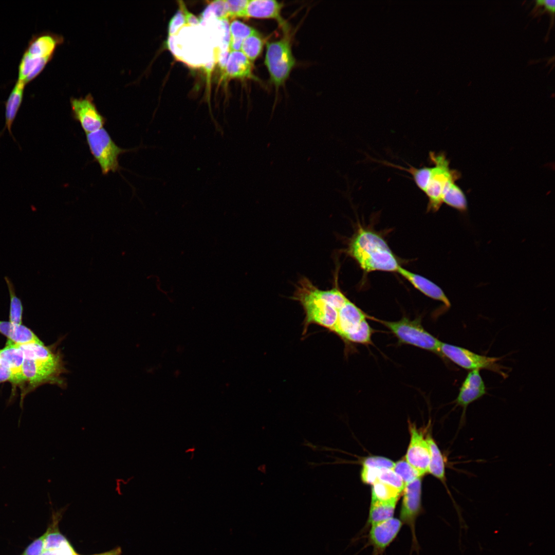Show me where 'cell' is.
<instances>
[{
  "label": "cell",
  "mask_w": 555,
  "mask_h": 555,
  "mask_svg": "<svg viewBox=\"0 0 555 555\" xmlns=\"http://www.w3.org/2000/svg\"><path fill=\"white\" fill-rule=\"evenodd\" d=\"M292 299L299 302L304 310V334L311 324L333 332L339 310L348 300L337 285L328 290H322L306 277L302 278L298 282Z\"/></svg>",
  "instance_id": "1"
},
{
  "label": "cell",
  "mask_w": 555,
  "mask_h": 555,
  "mask_svg": "<svg viewBox=\"0 0 555 555\" xmlns=\"http://www.w3.org/2000/svg\"><path fill=\"white\" fill-rule=\"evenodd\" d=\"M347 252L365 272H396L400 265L386 241L375 232L360 226Z\"/></svg>",
  "instance_id": "2"
},
{
  "label": "cell",
  "mask_w": 555,
  "mask_h": 555,
  "mask_svg": "<svg viewBox=\"0 0 555 555\" xmlns=\"http://www.w3.org/2000/svg\"><path fill=\"white\" fill-rule=\"evenodd\" d=\"M64 41L63 35L44 31L32 35L18 65L17 81L26 85L35 79Z\"/></svg>",
  "instance_id": "3"
},
{
  "label": "cell",
  "mask_w": 555,
  "mask_h": 555,
  "mask_svg": "<svg viewBox=\"0 0 555 555\" xmlns=\"http://www.w3.org/2000/svg\"><path fill=\"white\" fill-rule=\"evenodd\" d=\"M292 32L283 33L280 39L265 44L264 65L269 75V82L278 91L284 86L296 65L292 53Z\"/></svg>",
  "instance_id": "4"
},
{
  "label": "cell",
  "mask_w": 555,
  "mask_h": 555,
  "mask_svg": "<svg viewBox=\"0 0 555 555\" xmlns=\"http://www.w3.org/2000/svg\"><path fill=\"white\" fill-rule=\"evenodd\" d=\"M389 329L400 344L411 345L433 352L443 358L440 351L441 341L422 326L420 318L410 320L406 317L397 321H387L372 318Z\"/></svg>",
  "instance_id": "5"
},
{
  "label": "cell",
  "mask_w": 555,
  "mask_h": 555,
  "mask_svg": "<svg viewBox=\"0 0 555 555\" xmlns=\"http://www.w3.org/2000/svg\"><path fill=\"white\" fill-rule=\"evenodd\" d=\"M430 160L434 164L431 174L424 193L428 198V211L436 212L442 202L443 194L449 185L459 177L456 171L450 168L449 160L444 153H429Z\"/></svg>",
  "instance_id": "6"
},
{
  "label": "cell",
  "mask_w": 555,
  "mask_h": 555,
  "mask_svg": "<svg viewBox=\"0 0 555 555\" xmlns=\"http://www.w3.org/2000/svg\"><path fill=\"white\" fill-rule=\"evenodd\" d=\"M23 375L33 387L49 383L61 384L62 375L66 372L62 356L48 360L25 358Z\"/></svg>",
  "instance_id": "7"
},
{
  "label": "cell",
  "mask_w": 555,
  "mask_h": 555,
  "mask_svg": "<svg viewBox=\"0 0 555 555\" xmlns=\"http://www.w3.org/2000/svg\"><path fill=\"white\" fill-rule=\"evenodd\" d=\"M86 138L90 152L100 165L102 173L107 174L118 170L119 156L127 150L118 146L104 128L86 134Z\"/></svg>",
  "instance_id": "8"
},
{
  "label": "cell",
  "mask_w": 555,
  "mask_h": 555,
  "mask_svg": "<svg viewBox=\"0 0 555 555\" xmlns=\"http://www.w3.org/2000/svg\"><path fill=\"white\" fill-rule=\"evenodd\" d=\"M440 351L443 358L466 369H486L504 375L498 364L500 358L487 357L473 353L466 348L441 342Z\"/></svg>",
  "instance_id": "9"
},
{
  "label": "cell",
  "mask_w": 555,
  "mask_h": 555,
  "mask_svg": "<svg viewBox=\"0 0 555 555\" xmlns=\"http://www.w3.org/2000/svg\"><path fill=\"white\" fill-rule=\"evenodd\" d=\"M400 512V520L410 528L413 544L418 548L416 535V521L421 510V482L418 477L405 485Z\"/></svg>",
  "instance_id": "10"
},
{
  "label": "cell",
  "mask_w": 555,
  "mask_h": 555,
  "mask_svg": "<svg viewBox=\"0 0 555 555\" xmlns=\"http://www.w3.org/2000/svg\"><path fill=\"white\" fill-rule=\"evenodd\" d=\"M72 115L86 134L97 131L104 126L105 118L100 113L91 94L84 97L70 99Z\"/></svg>",
  "instance_id": "11"
},
{
  "label": "cell",
  "mask_w": 555,
  "mask_h": 555,
  "mask_svg": "<svg viewBox=\"0 0 555 555\" xmlns=\"http://www.w3.org/2000/svg\"><path fill=\"white\" fill-rule=\"evenodd\" d=\"M479 371V369L472 370L468 373L454 401L456 406H459L462 409L459 429L465 424L467 407L486 394V385Z\"/></svg>",
  "instance_id": "12"
},
{
  "label": "cell",
  "mask_w": 555,
  "mask_h": 555,
  "mask_svg": "<svg viewBox=\"0 0 555 555\" xmlns=\"http://www.w3.org/2000/svg\"><path fill=\"white\" fill-rule=\"evenodd\" d=\"M411 440L405 458L420 476L429 472L430 451L427 440L414 424L409 423Z\"/></svg>",
  "instance_id": "13"
},
{
  "label": "cell",
  "mask_w": 555,
  "mask_h": 555,
  "mask_svg": "<svg viewBox=\"0 0 555 555\" xmlns=\"http://www.w3.org/2000/svg\"><path fill=\"white\" fill-rule=\"evenodd\" d=\"M282 3L274 0L248 1L244 18L271 19L275 21L283 33L291 31L290 25L282 15Z\"/></svg>",
  "instance_id": "14"
},
{
  "label": "cell",
  "mask_w": 555,
  "mask_h": 555,
  "mask_svg": "<svg viewBox=\"0 0 555 555\" xmlns=\"http://www.w3.org/2000/svg\"><path fill=\"white\" fill-rule=\"evenodd\" d=\"M402 525L400 519L392 517L371 525L368 541L374 548L373 555L383 553L397 537Z\"/></svg>",
  "instance_id": "15"
},
{
  "label": "cell",
  "mask_w": 555,
  "mask_h": 555,
  "mask_svg": "<svg viewBox=\"0 0 555 555\" xmlns=\"http://www.w3.org/2000/svg\"><path fill=\"white\" fill-rule=\"evenodd\" d=\"M367 318L372 317L348 300L339 310L337 323L332 332L343 340L347 335L354 332Z\"/></svg>",
  "instance_id": "16"
},
{
  "label": "cell",
  "mask_w": 555,
  "mask_h": 555,
  "mask_svg": "<svg viewBox=\"0 0 555 555\" xmlns=\"http://www.w3.org/2000/svg\"><path fill=\"white\" fill-rule=\"evenodd\" d=\"M408 280L415 288L426 296L442 302L446 308H449L451 303L443 290L429 279L412 272L400 266L396 271Z\"/></svg>",
  "instance_id": "17"
},
{
  "label": "cell",
  "mask_w": 555,
  "mask_h": 555,
  "mask_svg": "<svg viewBox=\"0 0 555 555\" xmlns=\"http://www.w3.org/2000/svg\"><path fill=\"white\" fill-rule=\"evenodd\" d=\"M226 77L260 82L253 73L252 63L240 51H230L225 68Z\"/></svg>",
  "instance_id": "18"
},
{
  "label": "cell",
  "mask_w": 555,
  "mask_h": 555,
  "mask_svg": "<svg viewBox=\"0 0 555 555\" xmlns=\"http://www.w3.org/2000/svg\"><path fill=\"white\" fill-rule=\"evenodd\" d=\"M25 86L24 83L16 80L8 99L5 102V124L0 132V138L7 129L14 141L16 142L11 128L23 102Z\"/></svg>",
  "instance_id": "19"
},
{
  "label": "cell",
  "mask_w": 555,
  "mask_h": 555,
  "mask_svg": "<svg viewBox=\"0 0 555 555\" xmlns=\"http://www.w3.org/2000/svg\"><path fill=\"white\" fill-rule=\"evenodd\" d=\"M24 356L18 345L8 340L6 346L0 349V361L11 370L14 378L13 384H20L24 381L23 375V365Z\"/></svg>",
  "instance_id": "20"
},
{
  "label": "cell",
  "mask_w": 555,
  "mask_h": 555,
  "mask_svg": "<svg viewBox=\"0 0 555 555\" xmlns=\"http://www.w3.org/2000/svg\"><path fill=\"white\" fill-rule=\"evenodd\" d=\"M430 451L429 472L446 485L445 460L437 445L431 436L426 439Z\"/></svg>",
  "instance_id": "21"
},
{
  "label": "cell",
  "mask_w": 555,
  "mask_h": 555,
  "mask_svg": "<svg viewBox=\"0 0 555 555\" xmlns=\"http://www.w3.org/2000/svg\"><path fill=\"white\" fill-rule=\"evenodd\" d=\"M398 500L371 501L367 523L377 524L393 517Z\"/></svg>",
  "instance_id": "22"
},
{
  "label": "cell",
  "mask_w": 555,
  "mask_h": 555,
  "mask_svg": "<svg viewBox=\"0 0 555 555\" xmlns=\"http://www.w3.org/2000/svg\"><path fill=\"white\" fill-rule=\"evenodd\" d=\"M264 45V38L257 32L243 41L240 51L253 63L262 54Z\"/></svg>",
  "instance_id": "23"
},
{
  "label": "cell",
  "mask_w": 555,
  "mask_h": 555,
  "mask_svg": "<svg viewBox=\"0 0 555 555\" xmlns=\"http://www.w3.org/2000/svg\"><path fill=\"white\" fill-rule=\"evenodd\" d=\"M442 202L460 212H465L467 209L466 196L455 182L451 183L446 189L443 195Z\"/></svg>",
  "instance_id": "24"
},
{
  "label": "cell",
  "mask_w": 555,
  "mask_h": 555,
  "mask_svg": "<svg viewBox=\"0 0 555 555\" xmlns=\"http://www.w3.org/2000/svg\"><path fill=\"white\" fill-rule=\"evenodd\" d=\"M10 295L9 321L12 324H22L23 306L21 299L17 297L14 285L8 276H5Z\"/></svg>",
  "instance_id": "25"
},
{
  "label": "cell",
  "mask_w": 555,
  "mask_h": 555,
  "mask_svg": "<svg viewBox=\"0 0 555 555\" xmlns=\"http://www.w3.org/2000/svg\"><path fill=\"white\" fill-rule=\"evenodd\" d=\"M8 340L13 343L22 345L30 343H43L42 341L29 328L22 324H12Z\"/></svg>",
  "instance_id": "26"
},
{
  "label": "cell",
  "mask_w": 555,
  "mask_h": 555,
  "mask_svg": "<svg viewBox=\"0 0 555 555\" xmlns=\"http://www.w3.org/2000/svg\"><path fill=\"white\" fill-rule=\"evenodd\" d=\"M402 492L392 486L377 480L373 484L371 501L398 500Z\"/></svg>",
  "instance_id": "27"
},
{
  "label": "cell",
  "mask_w": 555,
  "mask_h": 555,
  "mask_svg": "<svg viewBox=\"0 0 555 555\" xmlns=\"http://www.w3.org/2000/svg\"><path fill=\"white\" fill-rule=\"evenodd\" d=\"M388 164L409 173L412 176L413 179L418 188L422 192H424L430 178L431 167L417 168L409 165L408 168H405L391 164L390 163H388Z\"/></svg>",
  "instance_id": "28"
},
{
  "label": "cell",
  "mask_w": 555,
  "mask_h": 555,
  "mask_svg": "<svg viewBox=\"0 0 555 555\" xmlns=\"http://www.w3.org/2000/svg\"><path fill=\"white\" fill-rule=\"evenodd\" d=\"M373 332V329L365 319L361 322L358 328L354 332L347 335L343 341L346 343L369 344L372 343L371 338Z\"/></svg>",
  "instance_id": "29"
},
{
  "label": "cell",
  "mask_w": 555,
  "mask_h": 555,
  "mask_svg": "<svg viewBox=\"0 0 555 555\" xmlns=\"http://www.w3.org/2000/svg\"><path fill=\"white\" fill-rule=\"evenodd\" d=\"M210 16L220 20L228 19V6L226 0L212 2L202 13L199 20L203 21Z\"/></svg>",
  "instance_id": "30"
},
{
  "label": "cell",
  "mask_w": 555,
  "mask_h": 555,
  "mask_svg": "<svg viewBox=\"0 0 555 555\" xmlns=\"http://www.w3.org/2000/svg\"><path fill=\"white\" fill-rule=\"evenodd\" d=\"M54 527V525L49 527L45 533L44 551L60 548L68 542L66 538L59 532L57 528V526Z\"/></svg>",
  "instance_id": "31"
},
{
  "label": "cell",
  "mask_w": 555,
  "mask_h": 555,
  "mask_svg": "<svg viewBox=\"0 0 555 555\" xmlns=\"http://www.w3.org/2000/svg\"><path fill=\"white\" fill-rule=\"evenodd\" d=\"M229 32L230 39L243 42L245 39L258 31L244 23L235 20L230 25Z\"/></svg>",
  "instance_id": "32"
},
{
  "label": "cell",
  "mask_w": 555,
  "mask_h": 555,
  "mask_svg": "<svg viewBox=\"0 0 555 555\" xmlns=\"http://www.w3.org/2000/svg\"><path fill=\"white\" fill-rule=\"evenodd\" d=\"M392 469L400 476L404 485L420 477L417 471L404 459L395 463Z\"/></svg>",
  "instance_id": "33"
},
{
  "label": "cell",
  "mask_w": 555,
  "mask_h": 555,
  "mask_svg": "<svg viewBox=\"0 0 555 555\" xmlns=\"http://www.w3.org/2000/svg\"><path fill=\"white\" fill-rule=\"evenodd\" d=\"M377 480L392 486L401 491H403L405 486L400 476L392 469H381L378 474Z\"/></svg>",
  "instance_id": "34"
},
{
  "label": "cell",
  "mask_w": 555,
  "mask_h": 555,
  "mask_svg": "<svg viewBox=\"0 0 555 555\" xmlns=\"http://www.w3.org/2000/svg\"><path fill=\"white\" fill-rule=\"evenodd\" d=\"M554 0H536L531 13L536 17L543 14L545 12L548 13L550 15L552 21L554 22Z\"/></svg>",
  "instance_id": "35"
},
{
  "label": "cell",
  "mask_w": 555,
  "mask_h": 555,
  "mask_svg": "<svg viewBox=\"0 0 555 555\" xmlns=\"http://www.w3.org/2000/svg\"><path fill=\"white\" fill-rule=\"evenodd\" d=\"M228 6L229 17L244 18V14L248 0H226Z\"/></svg>",
  "instance_id": "36"
},
{
  "label": "cell",
  "mask_w": 555,
  "mask_h": 555,
  "mask_svg": "<svg viewBox=\"0 0 555 555\" xmlns=\"http://www.w3.org/2000/svg\"><path fill=\"white\" fill-rule=\"evenodd\" d=\"M394 462L387 458L382 456H370L363 461L362 466L379 469H393Z\"/></svg>",
  "instance_id": "37"
},
{
  "label": "cell",
  "mask_w": 555,
  "mask_h": 555,
  "mask_svg": "<svg viewBox=\"0 0 555 555\" xmlns=\"http://www.w3.org/2000/svg\"><path fill=\"white\" fill-rule=\"evenodd\" d=\"M186 24V19L183 12L181 10H178L169 23V34L170 35L175 34L181 27Z\"/></svg>",
  "instance_id": "38"
},
{
  "label": "cell",
  "mask_w": 555,
  "mask_h": 555,
  "mask_svg": "<svg viewBox=\"0 0 555 555\" xmlns=\"http://www.w3.org/2000/svg\"><path fill=\"white\" fill-rule=\"evenodd\" d=\"M380 469L376 468L362 466L361 472V480L365 484L373 485L377 480Z\"/></svg>",
  "instance_id": "39"
},
{
  "label": "cell",
  "mask_w": 555,
  "mask_h": 555,
  "mask_svg": "<svg viewBox=\"0 0 555 555\" xmlns=\"http://www.w3.org/2000/svg\"><path fill=\"white\" fill-rule=\"evenodd\" d=\"M45 534L35 540L25 550L22 555H42L44 551Z\"/></svg>",
  "instance_id": "40"
},
{
  "label": "cell",
  "mask_w": 555,
  "mask_h": 555,
  "mask_svg": "<svg viewBox=\"0 0 555 555\" xmlns=\"http://www.w3.org/2000/svg\"><path fill=\"white\" fill-rule=\"evenodd\" d=\"M42 555H78L68 542L60 548L45 551Z\"/></svg>",
  "instance_id": "41"
},
{
  "label": "cell",
  "mask_w": 555,
  "mask_h": 555,
  "mask_svg": "<svg viewBox=\"0 0 555 555\" xmlns=\"http://www.w3.org/2000/svg\"><path fill=\"white\" fill-rule=\"evenodd\" d=\"M179 2V4L181 8L180 10L183 12L185 17L186 25L190 26L198 25L200 22V20L195 15H194L192 13L188 11V10L186 8L185 5H184V3L180 1Z\"/></svg>",
  "instance_id": "42"
},
{
  "label": "cell",
  "mask_w": 555,
  "mask_h": 555,
  "mask_svg": "<svg viewBox=\"0 0 555 555\" xmlns=\"http://www.w3.org/2000/svg\"><path fill=\"white\" fill-rule=\"evenodd\" d=\"M8 381L13 383V375L10 368L0 361V383Z\"/></svg>",
  "instance_id": "43"
},
{
  "label": "cell",
  "mask_w": 555,
  "mask_h": 555,
  "mask_svg": "<svg viewBox=\"0 0 555 555\" xmlns=\"http://www.w3.org/2000/svg\"><path fill=\"white\" fill-rule=\"evenodd\" d=\"M12 326V324L9 321H0V333L9 339Z\"/></svg>",
  "instance_id": "44"
},
{
  "label": "cell",
  "mask_w": 555,
  "mask_h": 555,
  "mask_svg": "<svg viewBox=\"0 0 555 555\" xmlns=\"http://www.w3.org/2000/svg\"><path fill=\"white\" fill-rule=\"evenodd\" d=\"M95 555H121V550L120 547H118L109 551Z\"/></svg>",
  "instance_id": "45"
}]
</instances>
